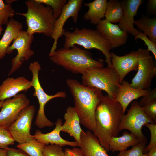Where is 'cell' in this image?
<instances>
[{
    "instance_id": "obj_41",
    "label": "cell",
    "mask_w": 156,
    "mask_h": 156,
    "mask_svg": "<svg viewBox=\"0 0 156 156\" xmlns=\"http://www.w3.org/2000/svg\"><path fill=\"white\" fill-rule=\"evenodd\" d=\"M4 102V101H0V108H1Z\"/></svg>"
},
{
    "instance_id": "obj_7",
    "label": "cell",
    "mask_w": 156,
    "mask_h": 156,
    "mask_svg": "<svg viewBox=\"0 0 156 156\" xmlns=\"http://www.w3.org/2000/svg\"><path fill=\"white\" fill-rule=\"evenodd\" d=\"M29 69L31 72L32 78L31 81V86L34 90L33 96L37 97L39 103V109L35 121L36 125L39 128L45 127H52L54 124L49 120L46 117L44 112V107L46 103L51 100L56 98H64L66 96L63 91L58 92L53 95L47 94L42 88L39 81L38 73L41 68L38 61H34L30 63Z\"/></svg>"
},
{
    "instance_id": "obj_39",
    "label": "cell",
    "mask_w": 156,
    "mask_h": 156,
    "mask_svg": "<svg viewBox=\"0 0 156 156\" xmlns=\"http://www.w3.org/2000/svg\"><path fill=\"white\" fill-rule=\"evenodd\" d=\"M148 154V156H156V146L150 149Z\"/></svg>"
},
{
    "instance_id": "obj_26",
    "label": "cell",
    "mask_w": 156,
    "mask_h": 156,
    "mask_svg": "<svg viewBox=\"0 0 156 156\" xmlns=\"http://www.w3.org/2000/svg\"><path fill=\"white\" fill-rule=\"evenodd\" d=\"M139 31L146 34L149 39L156 43V18L144 16L135 21L134 24Z\"/></svg>"
},
{
    "instance_id": "obj_16",
    "label": "cell",
    "mask_w": 156,
    "mask_h": 156,
    "mask_svg": "<svg viewBox=\"0 0 156 156\" xmlns=\"http://www.w3.org/2000/svg\"><path fill=\"white\" fill-rule=\"evenodd\" d=\"M96 28L109 42L112 49L123 45L127 42L128 34L122 31L118 25L103 19L97 25Z\"/></svg>"
},
{
    "instance_id": "obj_33",
    "label": "cell",
    "mask_w": 156,
    "mask_h": 156,
    "mask_svg": "<svg viewBox=\"0 0 156 156\" xmlns=\"http://www.w3.org/2000/svg\"><path fill=\"white\" fill-rule=\"evenodd\" d=\"M43 156H64L62 146L55 144L46 145L42 152Z\"/></svg>"
},
{
    "instance_id": "obj_37",
    "label": "cell",
    "mask_w": 156,
    "mask_h": 156,
    "mask_svg": "<svg viewBox=\"0 0 156 156\" xmlns=\"http://www.w3.org/2000/svg\"><path fill=\"white\" fill-rule=\"evenodd\" d=\"M7 156H29L22 150L12 148H8Z\"/></svg>"
},
{
    "instance_id": "obj_28",
    "label": "cell",
    "mask_w": 156,
    "mask_h": 156,
    "mask_svg": "<svg viewBox=\"0 0 156 156\" xmlns=\"http://www.w3.org/2000/svg\"><path fill=\"white\" fill-rule=\"evenodd\" d=\"M45 145L33 138L28 142L19 143L17 147L29 156H43L42 152Z\"/></svg>"
},
{
    "instance_id": "obj_9",
    "label": "cell",
    "mask_w": 156,
    "mask_h": 156,
    "mask_svg": "<svg viewBox=\"0 0 156 156\" xmlns=\"http://www.w3.org/2000/svg\"><path fill=\"white\" fill-rule=\"evenodd\" d=\"M148 123L154 122L146 114L137 101L135 100L131 104L130 109L124 115L119 127V132L127 129L135 135L141 143L145 145L147 139L142 131V127Z\"/></svg>"
},
{
    "instance_id": "obj_36",
    "label": "cell",
    "mask_w": 156,
    "mask_h": 156,
    "mask_svg": "<svg viewBox=\"0 0 156 156\" xmlns=\"http://www.w3.org/2000/svg\"><path fill=\"white\" fill-rule=\"evenodd\" d=\"M64 154V156H84L80 148L75 147L72 149L66 148Z\"/></svg>"
},
{
    "instance_id": "obj_18",
    "label": "cell",
    "mask_w": 156,
    "mask_h": 156,
    "mask_svg": "<svg viewBox=\"0 0 156 156\" xmlns=\"http://www.w3.org/2000/svg\"><path fill=\"white\" fill-rule=\"evenodd\" d=\"M55 124V128L49 133H43L39 130H36L35 134L33 135V138L38 142L46 145L55 144L62 147L66 146L73 147L79 146V144L76 141H68L63 139L60 136V133L63 124L62 119H58Z\"/></svg>"
},
{
    "instance_id": "obj_2",
    "label": "cell",
    "mask_w": 156,
    "mask_h": 156,
    "mask_svg": "<svg viewBox=\"0 0 156 156\" xmlns=\"http://www.w3.org/2000/svg\"><path fill=\"white\" fill-rule=\"evenodd\" d=\"M66 83L73 98L74 107L79 118L80 124L94 133L96 129V109L104 96L102 90L95 87L84 86L77 80L68 79Z\"/></svg>"
},
{
    "instance_id": "obj_24",
    "label": "cell",
    "mask_w": 156,
    "mask_h": 156,
    "mask_svg": "<svg viewBox=\"0 0 156 156\" xmlns=\"http://www.w3.org/2000/svg\"><path fill=\"white\" fill-rule=\"evenodd\" d=\"M141 143L139 140L133 134L125 131L120 137H114L111 139L109 151L112 152L126 150L130 147H132Z\"/></svg>"
},
{
    "instance_id": "obj_10",
    "label": "cell",
    "mask_w": 156,
    "mask_h": 156,
    "mask_svg": "<svg viewBox=\"0 0 156 156\" xmlns=\"http://www.w3.org/2000/svg\"><path fill=\"white\" fill-rule=\"evenodd\" d=\"M34 39L33 35L29 34L26 31L21 30L8 48L6 53L10 54L14 50L17 54L12 60V66L8 75H11L20 68L24 62L29 60L34 54L31 45Z\"/></svg>"
},
{
    "instance_id": "obj_38",
    "label": "cell",
    "mask_w": 156,
    "mask_h": 156,
    "mask_svg": "<svg viewBox=\"0 0 156 156\" xmlns=\"http://www.w3.org/2000/svg\"><path fill=\"white\" fill-rule=\"evenodd\" d=\"M147 11L148 13L150 15H156V0H149L148 1L147 4Z\"/></svg>"
},
{
    "instance_id": "obj_27",
    "label": "cell",
    "mask_w": 156,
    "mask_h": 156,
    "mask_svg": "<svg viewBox=\"0 0 156 156\" xmlns=\"http://www.w3.org/2000/svg\"><path fill=\"white\" fill-rule=\"evenodd\" d=\"M123 9L118 0L108 1L105 14V19L112 23H119L122 19Z\"/></svg>"
},
{
    "instance_id": "obj_3",
    "label": "cell",
    "mask_w": 156,
    "mask_h": 156,
    "mask_svg": "<svg viewBox=\"0 0 156 156\" xmlns=\"http://www.w3.org/2000/svg\"><path fill=\"white\" fill-rule=\"evenodd\" d=\"M49 55L53 63L73 73L82 74L88 69L104 67L102 59H94L90 52L76 45L56 49Z\"/></svg>"
},
{
    "instance_id": "obj_31",
    "label": "cell",
    "mask_w": 156,
    "mask_h": 156,
    "mask_svg": "<svg viewBox=\"0 0 156 156\" xmlns=\"http://www.w3.org/2000/svg\"><path fill=\"white\" fill-rule=\"evenodd\" d=\"M14 141L8 128L0 126V149H8Z\"/></svg>"
},
{
    "instance_id": "obj_20",
    "label": "cell",
    "mask_w": 156,
    "mask_h": 156,
    "mask_svg": "<svg viewBox=\"0 0 156 156\" xmlns=\"http://www.w3.org/2000/svg\"><path fill=\"white\" fill-rule=\"evenodd\" d=\"M80 147L84 156H109L99 140L89 130L83 131L80 135Z\"/></svg>"
},
{
    "instance_id": "obj_4",
    "label": "cell",
    "mask_w": 156,
    "mask_h": 156,
    "mask_svg": "<svg viewBox=\"0 0 156 156\" xmlns=\"http://www.w3.org/2000/svg\"><path fill=\"white\" fill-rule=\"evenodd\" d=\"M62 35L65 38L64 48H70L77 45L87 49H96L105 56L107 67H112L110 52L111 47L105 37L97 29L75 27L73 32L64 31Z\"/></svg>"
},
{
    "instance_id": "obj_25",
    "label": "cell",
    "mask_w": 156,
    "mask_h": 156,
    "mask_svg": "<svg viewBox=\"0 0 156 156\" xmlns=\"http://www.w3.org/2000/svg\"><path fill=\"white\" fill-rule=\"evenodd\" d=\"M138 101L139 106L146 114L154 122L156 123V88L151 90L146 95Z\"/></svg>"
},
{
    "instance_id": "obj_30",
    "label": "cell",
    "mask_w": 156,
    "mask_h": 156,
    "mask_svg": "<svg viewBox=\"0 0 156 156\" xmlns=\"http://www.w3.org/2000/svg\"><path fill=\"white\" fill-rule=\"evenodd\" d=\"M36 1L51 7L53 12V16L56 20L60 16L66 0H36Z\"/></svg>"
},
{
    "instance_id": "obj_22",
    "label": "cell",
    "mask_w": 156,
    "mask_h": 156,
    "mask_svg": "<svg viewBox=\"0 0 156 156\" xmlns=\"http://www.w3.org/2000/svg\"><path fill=\"white\" fill-rule=\"evenodd\" d=\"M22 24L20 22L12 18L9 20L4 34L0 40V59L5 57L8 48L22 30Z\"/></svg>"
},
{
    "instance_id": "obj_35",
    "label": "cell",
    "mask_w": 156,
    "mask_h": 156,
    "mask_svg": "<svg viewBox=\"0 0 156 156\" xmlns=\"http://www.w3.org/2000/svg\"><path fill=\"white\" fill-rule=\"evenodd\" d=\"M144 126L149 129L151 136L150 142L148 145L145 147L144 150V153H147L152 148L156 146V124L148 123L146 124Z\"/></svg>"
},
{
    "instance_id": "obj_12",
    "label": "cell",
    "mask_w": 156,
    "mask_h": 156,
    "mask_svg": "<svg viewBox=\"0 0 156 156\" xmlns=\"http://www.w3.org/2000/svg\"><path fill=\"white\" fill-rule=\"evenodd\" d=\"M83 2L82 0H69L64 6L60 16L55 20L53 33L50 36L54 40V42L49 54L57 49L58 40L65 31L63 27L67 19L71 17L74 23L77 22Z\"/></svg>"
},
{
    "instance_id": "obj_11",
    "label": "cell",
    "mask_w": 156,
    "mask_h": 156,
    "mask_svg": "<svg viewBox=\"0 0 156 156\" xmlns=\"http://www.w3.org/2000/svg\"><path fill=\"white\" fill-rule=\"evenodd\" d=\"M35 111L34 105H28L21 111L16 120L9 127L15 141L22 143L33 138L30 130Z\"/></svg>"
},
{
    "instance_id": "obj_14",
    "label": "cell",
    "mask_w": 156,
    "mask_h": 156,
    "mask_svg": "<svg viewBox=\"0 0 156 156\" xmlns=\"http://www.w3.org/2000/svg\"><path fill=\"white\" fill-rule=\"evenodd\" d=\"M112 67L119 76L120 83L129 72L137 70L138 58L137 51H133L123 56L118 55L111 52Z\"/></svg>"
},
{
    "instance_id": "obj_1",
    "label": "cell",
    "mask_w": 156,
    "mask_h": 156,
    "mask_svg": "<svg viewBox=\"0 0 156 156\" xmlns=\"http://www.w3.org/2000/svg\"><path fill=\"white\" fill-rule=\"evenodd\" d=\"M124 115L120 103L107 95L103 96L97 105L95 112L96 129L93 133L107 151H109L112 138L118 136Z\"/></svg>"
},
{
    "instance_id": "obj_13",
    "label": "cell",
    "mask_w": 156,
    "mask_h": 156,
    "mask_svg": "<svg viewBox=\"0 0 156 156\" xmlns=\"http://www.w3.org/2000/svg\"><path fill=\"white\" fill-rule=\"evenodd\" d=\"M30 100L23 93L4 101L0 111V126L8 128L21 111L29 105Z\"/></svg>"
},
{
    "instance_id": "obj_19",
    "label": "cell",
    "mask_w": 156,
    "mask_h": 156,
    "mask_svg": "<svg viewBox=\"0 0 156 156\" xmlns=\"http://www.w3.org/2000/svg\"><path fill=\"white\" fill-rule=\"evenodd\" d=\"M151 90L134 88L128 82L124 80L119 85L115 100L121 105L125 114L127 107L132 101L147 94Z\"/></svg>"
},
{
    "instance_id": "obj_34",
    "label": "cell",
    "mask_w": 156,
    "mask_h": 156,
    "mask_svg": "<svg viewBox=\"0 0 156 156\" xmlns=\"http://www.w3.org/2000/svg\"><path fill=\"white\" fill-rule=\"evenodd\" d=\"M140 39L144 42V44L148 47L147 49L153 54L156 61V43H155L149 39L148 36L143 33L139 31L135 36V40Z\"/></svg>"
},
{
    "instance_id": "obj_32",
    "label": "cell",
    "mask_w": 156,
    "mask_h": 156,
    "mask_svg": "<svg viewBox=\"0 0 156 156\" xmlns=\"http://www.w3.org/2000/svg\"><path fill=\"white\" fill-rule=\"evenodd\" d=\"M146 145L140 143L129 150L120 151L117 156H148V154L144 153V150Z\"/></svg>"
},
{
    "instance_id": "obj_40",
    "label": "cell",
    "mask_w": 156,
    "mask_h": 156,
    "mask_svg": "<svg viewBox=\"0 0 156 156\" xmlns=\"http://www.w3.org/2000/svg\"><path fill=\"white\" fill-rule=\"evenodd\" d=\"M8 149H0V156H7Z\"/></svg>"
},
{
    "instance_id": "obj_8",
    "label": "cell",
    "mask_w": 156,
    "mask_h": 156,
    "mask_svg": "<svg viewBox=\"0 0 156 156\" xmlns=\"http://www.w3.org/2000/svg\"><path fill=\"white\" fill-rule=\"evenodd\" d=\"M137 51L138 58L137 72L130 85L136 89H149L156 75V62L147 49L139 48Z\"/></svg>"
},
{
    "instance_id": "obj_42",
    "label": "cell",
    "mask_w": 156,
    "mask_h": 156,
    "mask_svg": "<svg viewBox=\"0 0 156 156\" xmlns=\"http://www.w3.org/2000/svg\"><path fill=\"white\" fill-rule=\"evenodd\" d=\"M3 30V28L2 27V26H0V35L2 33V31Z\"/></svg>"
},
{
    "instance_id": "obj_6",
    "label": "cell",
    "mask_w": 156,
    "mask_h": 156,
    "mask_svg": "<svg viewBox=\"0 0 156 156\" xmlns=\"http://www.w3.org/2000/svg\"><path fill=\"white\" fill-rule=\"evenodd\" d=\"M82 75L83 85L104 90L115 99L120 83L118 75L112 67L90 68Z\"/></svg>"
},
{
    "instance_id": "obj_5",
    "label": "cell",
    "mask_w": 156,
    "mask_h": 156,
    "mask_svg": "<svg viewBox=\"0 0 156 156\" xmlns=\"http://www.w3.org/2000/svg\"><path fill=\"white\" fill-rule=\"evenodd\" d=\"M25 3L27 8V12L16 14L25 17L28 33L31 35L35 33H42L50 37L55 20L52 8L36 0H28Z\"/></svg>"
},
{
    "instance_id": "obj_29",
    "label": "cell",
    "mask_w": 156,
    "mask_h": 156,
    "mask_svg": "<svg viewBox=\"0 0 156 156\" xmlns=\"http://www.w3.org/2000/svg\"><path fill=\"white\" fill-rule=\"evenodd\" d=\"M16 13L11 3H6L0 0V26L7 24L9 18H12Z\"/></svg>"
},
{
    "instance_id": "obj_21",
    "label": "cell",
    "mask_w": 156,
    "mask_h": 156,
    "mask_svg": "<svg viewBox=\"0 0 156 156\" xmlns=\"http://www.w3.org/2000/svg\"><path fill=\"white\" fill-rule=\"evenodd\" d=\"M65 122L61 127V131L69 134L79 145L81 144L80 135L83 131L80 126V119L74 107L69 106L64 115Z\"/></svg>"
},
{
    "instance_id": "obj_17",
    "label": "cell",
    "mask_w": 156,
    "mask_h": 156,
    "mask_svg": "<svg viewBox=\"0 0 156 156\" xmlns=\"http://www.w3.org/2000/svg\"><path fill=\"white\" fill-rule=\"evenodd\" d=\"M31 87V81L24 77H8L0 85V101L14 97Z\"/></svg>"
},
{
    "instance_id": "obj_15",
    "label": "cell",
    "mask_w": 156,
    "mask_h": 156,
    "mask_svg": "<svg viewBox=\"0 0 156 156\" xmlns=\"http://www.w3.org/2000/svg\"><path fill=\"white\" fill-rule=\"evenodd\" d=\"M120 2L123 14L122 19L118 25L124 31L135 36L139 31L134 27V18L143 0H123Z\"/></svg>"
},
{
    "instance_id": "obj_23",
    "label": "cell",
    "mask_w": 156,
    "mask_h": 156,
    "mask_svg": "<svg viewBox=\"0 0 156 156\" xmlns=\"http://www.w3.org/2000/svg\"><path fill=\"white\" fill-rule=\"evenodd\" d=\"M107 2V0H95L84 3L85 6L88 8V11L84 14V19L97 25L105 17Z\"/></svg>"
}]
</instances>
